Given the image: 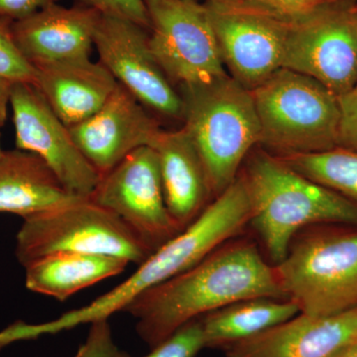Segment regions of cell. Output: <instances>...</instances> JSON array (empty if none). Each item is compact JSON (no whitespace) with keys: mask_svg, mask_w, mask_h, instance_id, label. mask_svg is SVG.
<instances>
[{"mask_svg":"<svg viewBox=\"0 0 357 357\" xmlns=\"http://www.w3.org/2000/svg\"><path fill=\"white\" fill-rule=\"evenodd\" d=\"M184 128L201 157L211 195L236 180L239 167L261 132L251 91L229 75L185 86Z\"/></svg>","mask_w":357,"mask_h":357,"instance_id":"cell-4","label":"cell"},{"mask_svg":"<svg viewBox=\"0 0 357 357\" xmlns=\"http://www.w3.org/2000/svg\"><path fill=\"white\" fill-rule=\"evenodd\" d=\"M147 31L130 21L100 16L93 37L98 62L145 107L183 117V98L150 50Z\"/></svg>","mask_w":357,"mask_h":357,"instance_id":"cell-13","label":"cell"},{"mask_svg":"<svg viewBox=\"0 0 357 357\" xmlns=\"http://www.w3.org/2000/svg\"><path fill=\"white\" fill-rule=\"evenodd\" d=\"M250 91L265 146L281 156L338 147L337 96L316 79L281 68Z\"/></svg>","mask_w":357,"mask_h":357,"instance_id":"cell-5","label":"cell"},{"mask_svg":"<svg viewBox=\"0 0 357 357\" xmlns=\"http://www.w3.org/2000/svg\"><path fill=\"white\" fill-rule=\"evenodd\" d=\"M59 0H0V17L13 21L24 20Z\"/></svg>","mask_w":357,"mask_h":357,"instance_id":"cell-29","label":"cell"},{"mask_svg":"<svg viewBox=\"0 0 357 357\" xmlns=\"http://www.w3.org/2000/svg\"><path fill=\"white\" fill-rule=\"evenodd\" d=\"M333 4L291 20L282 68L316 79L338 98L357 84V9Z\"/></svg>","mask_w":357,"mask_h":357,"instance_id":"cell-9","label":"cell"},{"mask_svg":"<svg viewBox=\"0 0 357 357\" xmlns=\"http://www.w3.org/2000/svg\"><path fill=\"white\" fill-rule=\"evenodd\" d=\"M223 63L252 91L281 69L291 20L249 0L206 2Z\"/></svg>","mask_w":357,"mask_h":357,"instance_id":"cell-10","label":"cell"},{"mask_svg":"<svg viewBox=\"0 0 357 357\" xmlns=\"http://www.w3.org/2000/svg\"><path fill=\"white\" fill-rule=\"evenodd\" d=\"M22 220L15 256L23 267L58 252L112 256L138 266L152 255L121 218L89 198Z\"/></svg>","mask_w":357,"mask_h":357,"instance_id":"cell-7","label":"cell"},{"mask_svg":"<svg viewBox=\"0 0 357 357\" xmlns=\"http://www.w3.org/2000/svg\"><path fill=\"white\" fill-rule=\"evenodd\" d=\"M199 1V0H197ZM237 1V0H206V2H218V3H225V2H234Z\"/></svg>","mask_w":357,"mask_h":357,"instance_id":"cell-32","label":"cell"},{"mask_svg":"<svg viewBox=\"0 0 357 357\" xmlns=\"http://www.w3.org/2000/svg\"><path fill=\"white\" fill-rule=\"evenodd\" d=\"M300 314L290 300L252 298L202 317L204 347L225 349L255 337Z\"/></svg>","mask_w":357,"mask_h":357,"instance_id":"cell-21","label":"cell"},{"mask_svg":"<svg viewBox=\"0 0 357 357\" xmlns=\"http://www.w3.org/2000/svg\"><path fill=\"white\" fill-rule=\"evenodd\" d=\"M1 349H0V351H1Z\"/></svg>","mask_w":357,"mask_h":357,"instance_id":"cell-34","label":"cell"},{"mask_svg":"<svg viewBox=\"0 0 357 357\" xmlns=\"http://www.w3.org/2000/svg\"><path fill=\"white\" fill-rule=\"evenodd\" d=\"M77 6L95 9L102 16L130 21L150 30L149 14L144 0H75Z\"/></svg>","mask_w":357,"mask_h":357,"instance_id":"cell-25","label":"cell"},{"mask_svg":"<svg viewBox=\"0 0 357 357\" xmlns=\"http://www.w3.org/2000/svg\"><path fill=\"white\" fill-rule=\"evenodd\" d=\"M357 340V307L330 317L294 318L225 347L227 357H332Z\"/></svg>","mask_w":357,"mask_h":357,"instance_id":"cell-15","label":"cell"},{"mask_svg":"<svg viewBox=\"0 0 357 357\" xmlns=\"http://www.w3.org/2000/svg\"><path fill=\"white\" fill-rule=\"evenodd\" d=\"M204 347L201 318L181 326L143 357H195Z\"/></svg>","mask_w":357,"mask_h":357,"instance_id":"cell-24","label":"cell"},{"mask_svg":"<svg viewBox=\"0 0 357 357\" xmlns=\"http://www.w3.org/2000/svg\"><path fill=\"white\" fill-rule=\"evenodd\" d=\"M74 357H131L115 342L109 319L91 324L88 337Z\"/></svg>","mask_w":357,"mask_h":357,"instance_id":"cell-26","label":"cell"},{"mask_svg":"<svg viewBox=\"0 0 357 357\" xmlns=\"http://www.w3.org/2000/svg\"><path fill=\"white\" fill-rule=\"evenodd\" d=\"M243 177L250 199L249 225L274 266L301 230L319 223L357 225L356 203L305 177L280 157L252 155Z\"/></svg>","mask_w":357,"mask_h":357,"instance_id":"cell-3","label":"cell"},{"mask_svg":"<svg viewBox=\"0 0 357 357\" xmlns=\"http://www.w3.org/2000/svg\"><path fill=\"white\" fill-rule=\"evenodd\" d=\"M252 298L288 300L274 265L257 245L234 238L183 273L145 291L123 312L136 319V333L153 349L185 324Z\"/></svg>","mask_w":357,"mask_h":357,"instance_id":"cell-1","label":"cell"},{"mask_svg":"<svg viewBox=\"0 0 357 357\" xmlns=\"http://www.w3.org/2000/svg\"><path fill=\"white\" fill-rule=\"evenodd\" d=\"M250 217L248 187L243 176H239L191 225L152 253L126 281L86 306L38 324L35 333L38 337L56 335L123 312L129 303L145 291L183 273L222 244L236 238L249 225Z\"/></svg>","mask_w":357,"mask_h":357,"instance_id":"cell-2","label":"cell"},{"mask_svg":"<svg viewBox=\"0 0 357 357\" xmlns=\"http://www.w3.org/2000/svg\"><path fill=\"white\" fill-rule=\"evenodd\" d=\"M288 20H299L337 0H249Z\"/></svg>","mask_w":357,"mask_h":357,"instance_id":"cell-28","label":"cell"},{"mask_svg":"<svg viewBox=\"0 0 357 357\" xmlns=\"http://www.w3.org/2000/svg\"><path fill=\"white\" fill-rule=\"evenodd\" d=\"M4 150L2 149L1 147V134H0V159H1V157L3 156Z\"/></svg>","mask_w":357,"mask_h":357,"instance_id":"cell-33","label":"cell"},{"mask_svg":"<svg viewBox=\"0 0 357 357\" xmlns=\"http://www.w3.org/2000/svg\"><path fill=\"white\" fill-rule=\"evenodd\" d=\"M77 199L84 198L70 195L37 155L20 149L4 151L0 159V213L24 218Z\"/></svg>","mask_w":357,"mask_h":357,"instance_id":"cell-19","label":"cell"},{"mask_svg":"<svg viewBox=\"0 0 357 357\" xmlns=\"http://www.w3.org/2000/svg\"><path fill=\"white\" fill-rule=\"evenodd\" d=\"M16 149L40 157L73 196L88 199L100 180L36 86L14 83L11 91Z\"/></svg>","mask_w":357,"mask_h":357,"instance_id":"cell-12","label":"cell"},{"mask_svg":"<svg viewBox=\"0 0 357 357\" xmlns=\"http://www.w3.org/2000/svg\"><path fill=\"white\" fill-rule=\"evenodd\" d=\"M275 270L286 297L302 314L330 317L354 309L357 231L300 232Z\"/></svg>","mask_w":357,"mask_h":357,"instance_id":"cell-6","label":"cell"},{"mask_svg":"<svg viewBox=\"0 0 357 357\" xmlns=\"http://www.w3.org/2000/svg\"><path fill=\"white\" fill-rule=\"evenodd\" d=\"M161 130L144 105L121 84L102 109L70 128L77 146L100 177L134 150L151 147Z\"/></svg>","mask_w":357,"mask_h":357,"instance_id":"cell-14","label":"cell"},{"mask_svg":"<svg viewBox=\"0 0 357 357\" xmlns=\"http://www.w3.org/2000/svg\"><path fill=\"white\" fill-rule=\"evenodd\" d=\"M102 14L81 6L58 3L14 21L16 44L32 65L89 58Z\"/></svg>","mask_w":357,"mask_h":357,"instance_id":"cell-16","label":"cell"},{"mask_svg":"<svg viewBox=\"0 0 357 357\" xmlns=\"http://www.w3.org/2000/svg\"><path fill=\"white\" fill-rule=\"evenodd\" d=\"M340 110L338 147L357 152V88L338 96Z\"/></svg>","mask_w":357,"mask_h":357,"instance_id":"cell-27","label":"cell"},{"mask_svg":"<svg viewBox=\"0 0 357 357\" xmlns=\"http://www.w3.org/2000/svg\"><path fill=\"white\" fill-rule=\"evenodd\" d=\"M14 21L0 17V76L13 83H27L34 86L36 68L23 55L16 44L13 32Z\"/></svg>","mask_w":357,"mask_h":357,"instance_id":"cell-23","label":"cell"},{"mask_svg":"<svg viewBox=\"0 0 357 357\" xmlns=\"http://www.w3.org/2000/svg\"><path fill=\"white\" fill-rule=\"evenodd\" d=\"M13 84L10 79L0 76V128L6 124Z\"/></svg>","mask_w":357,"mask_h":357,"instance_id":"cell-30","label":"cell"},{"mask_svg":"<svg viewBox=\"0 0 357 357\" xmlns=\"http://www.w3.org/2000/svg\"><path fill=\"white\" fill-rule=\"evenodd\" d=\"M332 357H357V340L345 345Z\"/></svg>","mask_w":357,"mask_h":357,"instance_id":"cell-31","label":"cell"},{"mask_svg":"<svg viewBox=\"0 0 357 357\" xmlns=\"http://www.w3.org/2000/svg\"><path fill=\"white\" fill-rule=\"evenodd\" d=\"M89 199L121 218L151 253L183 230L167 208L153 147L128 154L100 177Z\"/></svg>","mask_w":357,"mask_h":357,"instance_id":"cell-11","label":"cell"},{"mask_svg":"<svg viewBox=\"0 0 357 357\" xmlns=\"http://www.w3.org/2000/svg\"><path fill=\"white\" fill-rule=\"evenodd\" d=\"M356 9H357V7H356Z\"/></svg>","mask_w":357,"mask_h":357,"instance_id":"cell-36","label":"cell"},{"mask_svg":"<svg viewBox=\"0 0 357 357\" xmlns=\"http://www.w3.org/2000/svg\"><path fill=\"white\" fill-rule=\"evenodd\" d=\"M169 213L184 229L201 215L211 195L203 162L185 129L161 130L153 145Z\"/></svg>","mask_w":357,"mask_h":357,"instance_id":"cell-18","label":"cell"},{"mask_svg":"<svg viewBox=\"0 0 357 357\" xmlns=\"http://www.w3.org/2000/svg\"><path fill=\"white\" fill-rule=\"evenodd\" d=\"M279 157L305 177L357 204L356 151L335 147Z\"/></svg>","mask_w":357,"mask_h":357,"instance_id":"cell-22","label":"cell"},{"mask_svg":"<svg viewBox=\"0 0 357 357\" xmlns=\"http://www.w3.org/2000/svg\"><path fill=\"white\" fill-rule=\"evenodd\" d=\"M356 88H357V84H356Z\"/></svg>","mask_w":357,"mask_h":357,"instance_id":"cell-35","label":"cell"},{"mask_svg":"<svg viewBox=\"0 0 357 357\" xmlns=\"http://www.w3.org/2000/svg\"><path fill=\"white\" fill-rule=\"evenodd\" d=\"M34 86L68 128L102 109L119 86L100 62L91 58L34 66Z\"/></svg>","mask_w":357,"mask_h":357,"instance_id":"cell-17","label":"cell"},{"mask_svg":"<svg viewBox=\"0 0 357 357\" xmlns=\"http://www.w3.org/2000/svg\"><path fill=\"white\" fill-rule=\"evenodd\" d=\"M128 264L112 256L53 253L26 265L25 285L31 292L64 302L84 289L122 273Z\"/></svg>","mask_w":357,"mask_h":357,"instance_id":"cell-20","label":"cell"},{"mask_svg":"<svg viewBox=\"0 0 357 357\" xmlns=\"http://www.w3.org/2000/svg\"><path fill=\"white\" fill-rule=\"evenodd\" d=\"M144 2L151 30L150 50L170 81L185 88L227 76L206 4L197 0Z\"/></svg>","mask_w":357,"mask_h":357,"instance_id":"cell-8","label":"cell"}]
</instances>
